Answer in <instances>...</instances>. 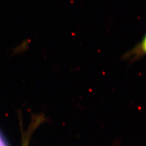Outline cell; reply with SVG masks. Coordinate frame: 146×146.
<instances>
[{
	"mask_svg": "<svg viewBox=\"0 0 146 146\" xmlns=\"http://www.w3.org/2000/svg\"><path fill=\"white\" fill-rule=\"evenodd\" d=\"M145 56H146V34L138 43L123 54L121 59L129 63H133Z\"/></svg>",
	"mask_w": 146,
	"mask_h": 146,
	"instance_id": "1",
	"label": "cell"
},
{
	"mask_svg": "<svg viewBox=\"0 0 146 146\" xmlns=\"http://www.w3.org/2000/svg\"><path fill=\"white\" fill-rule=\"evenodd\" d=\"M0 146H9L1 132H0Z\"/></svg>",
	"mask_w": 146,
	"mask_h": 146,
	"instance_id": "2",
	"label": "cell"
}]
</instances>
